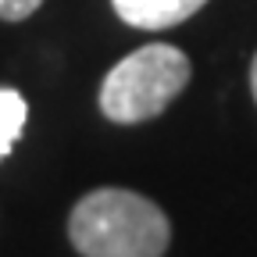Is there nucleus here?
I'll return each instance as SVG.
<instances>
[{"label": "nucleus", "mask_w": 257, "mask_h": 257, "mask_svg": "<svg viewBox=\"0 0 257 257\" xmlns=\"http://www.w3.org/2000/svg\"><path fill=\"white\" fill-rule=\"evenodd\" d=\"M207 0H111V8L118 11V18L125 25L136 29H172L179 22H186L189 15H197Z\"/></svg>", "instance_id": "3"}, {"label": "nucleus", "mask_w": 257, "mask_h": 257, "mask_svg": "<svg viewBox=\"0 0 257 257\" xmlns=\"http://www.w3.org/2000/svg\"><path fill=\"white\" fill-rule=\"evenodd\" d=\"M189 82V57L172 43H150L104 75L100 111L118 125H140L165 111Z\"/></svg>", "instance_id": "2"}, {"label": "nucleus", "mask_w": 257, "mask_h": 257, "mask_svg": "<svg viewBox=\"0 0 257 257\" xmlns=\"http://www.w3.org/2000/svg\"><path fill=\"white\" fill-rule=\"evenodd\" d=\"M68 236L82 257H161L168 250L172 225L154 200L104 186L75 204Z\"/></svg>", "instance_id": "1"}, {"label": "nucleus", "mask_w": 257, "mask_h": 257, "mask_svg": "<svg viewBox=\"0 0 257 257\" xmlns=\"http://www.w3.org/2000/svg\"><path fill=\"white\" fill-rule=\"evenodd\" d=\"M40 4H43V0H0V18H4V22H22Z\"/></svg>", "instance_id": "5"}, {"label": "nucleus", "mask_w": 257, "mask_h": 257, "mask_svg": "<svg viewBox=\"0 0 257 257\" xmlns=\"http://www.w3.org/2000/svg\"><path fill=\"white\" fill-rule=\"evenodd\" d=\"M25 118H29V104L18 89H8L0 86V161L11 154V147L18 143L22 128H25Z\"/></svg>", "instance_id": "4"}, {"label": "nucleus", "mask_w": 257, "mask_h": 257, "mask_svg": "<svg viewBox=\"0 0 257 257\" xmlns=\"http://www.w3.org/2000/svg\"><path fill=\"white\" fill-rule=\"evenodd\" d=\"M250 89H253V100H257V54H253V64H250Z\"/></svg>", "instance_id": "6"}]
</instances>
